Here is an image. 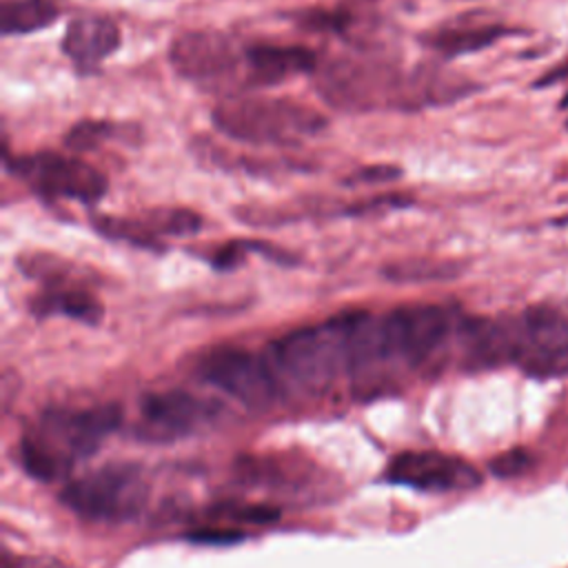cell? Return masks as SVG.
<instances>
[{
	"instance_id": "obj_13",
	"label": "cell",
	"mask_w": 568,
	"mask_h": 568,
	"mask_svg": "<svg viewBox=\"0 0 568 568\" xmlns=\"http://www.w3.org/2000/svg\"><path fill=\"white\" fill-rule=\"evenodd\" d=\"M317 53L302 44H248L244 47V87H275L295 75L315 73Z\"/></svg>"
},
{
	"instance_id": "obj_6",
	"label": "cell",
	"mask_w": 568,
	"mask_h": 568,
	"mask_svg": "<svg viewBox=\"0 0 568 568\" xmlns=\"http://www.w3.org/2000/svg\"><path fill=\"white\" fill-rule=\"evenodd\" d=\"M4 166L44 200H75L95 204L106 195V178L75 155L38 151L31 155H7Z\"/></svg>"
},
{
	"instance_id": "obj_5",
	"label": "cell",
	"mask_w": 568,
	"mask_h": 568,
	"mask_svg": "<svg viewBox=\"0 0 568 568\" xmlns=\"http://www.w3.org/2000/svg\"><path fill=\"white\" fill-rule=\"evenodd\" d=\"M149 497V484L135 464H109L69 481L60 501L93 521H124L135 517Z\"/></svg>"
},
{
	"instance_id": "obj_1",
	"label": "cell",
	"mask_w": 568,
	"mask_h": 568,
	"mask_svg": "<svg viewBox=\"0 0 568 568\" xmlns=\"http://www.w3.org/2000/svg\"><path fill=\"white\" fill-rule=\"evenodd\" d=\"M315 89L333 109L346 113L419 111L455 102L477 87L433 67L404 71L395 62L339 55L317 67Z\"/></svg>"
},
{
	"instance_id": "obj_20",
	"label": "cell",
	"mask_w": 568,
	"mask_h": 568,
	"mask_svg": "<svg viewBox=\"0 0 568 568\" xmlns=\"http://www.w3.org/2000/svg\"><path fill=\"white\" fill-rule=\"evenodd\" d=\"M126 138V124H118L111 120H80L75 122L67 135H64V146H69L71 151H93L98 146H102L104 142L111 140H124Z\"/></svg>"
},
{
	"instance_id": "obj_18",
	"label": "cell",
	"mask_w": 568,
	"mask_h": 568,
	"mask_svg": "<svg viewBox=\"0 0 568 568\" xmlns=\"http://www.w3.org/2000/svg\"><path fill=\"white\" fill-rule=\"evenodd\" d=\"M60 9L53 0H4L0 29L4 36H24L55 22Z\"/></svg>"
},
{
	"instance_id": "obj_21",
	"label": "cell",
	"mask_w": 568,
	"mask_h": 568,
	"mask_svg": "<svg viewBox=\"0 0 568 568\" xmlns=\"http://www.w3.org/2000/svg\"><path fill=\"white\" fill-rule=\"evenodd\" d=\"M288 18L300 29L320 33H344L353 22V13L346 9H300Z\"/></svg>"
},
{
	"instance_id": "obj_4",
	"label": "cell",
	"mask_w": 568,
	"mask_h": 568,
	"mask_svg": "<svg viewBox=\"0 0 568 568\" xmlns=\"http://www.w3.org/2000/svg\"><path fill=\"white\" fill-rule=\"evenodd\" d=\"M348 328L351 313H344L277 337L264 355L280 386L286 382L302 390H322L348 373Z\"/></svg>"
},
{
	"instance_id": "obj_7",
	"label": "cell",
	"mask_w": 568,
	"mask_h": 568,
	"mask_svg": "<svg viewBox=\"0 0 568 568\" xmlns=\"http://www.w3.org/2000/svg\"><path fill=\"white\" fill-rule=\"evenodd\" d=\"M197 375L248 408L271 406L282 388L266 355L240 346H217L204 353Z\"/></svg>"
},
{
	"instance_id": "obj_10",
	"label": "cell",
	"mask_w": 568,
	"mask_h": 568,
	"mask_svg": "<svg viewBox=\"0 0 568 568\" xmlns=\"http://www.w3.org/2000/svg\"><path fill=\"white\" fill-rule=\"evenodd\" d=\"M386 479L424 493H450L479 486L481 475L468 462L439 450H406L388 462Z\"/></svg>"
},
{
	"instance_id": "obj_9",
	"label": "cell",
	"mask_w": 568,
	"mask_h": 568,
	"mask_svg": "<svg viewBox=\"0 0 568 568\" xmlns=\"http://www.w3.org/2000/svg\"><path fill=\"white\" fill-rule=\"evenodd\" d=\"M517 322L515 364L530 377L568 373V315L552 306H532Z\"/></svg>"
},
{
	"instance_id": "obj_26",
	"label": "cell",
	"mask_w": 568,
	"mask_h": 568,
	"mask_svg": "<svg viewBox=\"0 0 568 568\" xmlns=\"http://www.w3.org/2000/svg\"><path fill=\"white\" fill-rule=\"evenodd\" d=\"M404 175V171L397 164H371L353 171L348 178H344L346 186L355 184H384V182H395Z\"/></svg>"
},
{
	"instance_id": "obj_19",
	"label": "cell",
	"mask_w": 568,
	"mask_h": 568,
	"mask_svg": "<svg viewBox=\"0 0 568 568\" xmlns=\"http://www.w3.org/2000/svg\"><path fill=\"white\" fill-rule=\"evenodd\" d=\"M464 271L462 262L435 260V257H408L382 266V277L395 284H422L453 280Z\"/></svg>"
},
{
	"instance_id": "obj_16",
	"label": "cell",
	"mask_w": 568,
	"mask_h": 568,
	"mask_svg": "<svg viewBox=\"0 0 568 568\" xmlns=\"http://www.w3.org/2000/svg\"><path fill=\"white\" fill-rule=\"evenodd\" d=\"M519 33L517 29H510L506 24L488 22V24H457V27H442L430 33L422 36L424 47L437 51L444 58H457L466 53L481 51L497 42L504 36Z\"/></svg>"
},
{
	"instance_id": "obj_3",
	"label": "cell",
	"mask_w": 568,
	"mask_h": 568,
	"mask_svg": "<svg viewBox=\"0 0 568 568\" xmlns=\"http://www.w3.org/2000/svg\"><path fill=\"white\" fill-rule=\"evenodd\" d=\"M211 120L226 138L253 146L302 144L328 126V120L304 102L264 95H229L213 106Z\"/></svg>"
},
{
	"instance_id": "obj_22",
	"label": "cell",
	"mask_w": 568,
	"mask_h": 568,
	"mask_svg": "<svg viewBox=\"0 0 568 568\" xmlns=\"http://www.w3.org/2000/svg\"><path fill=\"white\" fill-rule=\"evenodd\" d=\"M260 242L262 240H229L215 248H211L204 260L211 264V268L226 273V271H235L237 266H242V262L246 260L248 253H260Z\"/></svg>"
},
{
	"instance_id": "obj_12",
	"label": "cell",
	"mask_w": 568,
	"mask_h": 568,
	"mask_svg": "<svg viewBox=\"0 0 568 568\" xmlns=\"http://www.w3.org/2000/svg\"><path fill=\"white\" fill-rule=\"evenodd\" d=\"M142 435L151 439H175L213 422L217 406L186 390L149 393L142 404Z\"/></svg>"
},
{
	"instance_id": "obj_23",
	"label": "cell",
	"mask_w": 568,
	"mask_h": 568,
	"mask_svg": "<svg viewBox=\"0 0 568 568\" xmlns=\"http://www.w3.org/2000/svg\"><path fill=\"white\" fill-rule=\"evenodd\" d=\"M408 206H413L410 195H406V193H382V195H371L366 200L348 202L346 206L339 209V215L371 217V215H379V213L395 211V209H408Z\"/></svg>"
},
{
	"instance_id": "obj_2",
	"label": "cell",
	"mask_w": 568,
	"mask_h": 568,
	"mask_svg": "<svg viewBox=\"0 0 568 568\" xmlns=\"http://www.w3.org/2000/svg\"><path fill=\"white\" fill-rule=\"evenodd\" d=\"M120 419L115 404L47 410L20 439V464L40 481L62 479L80 459L100 448Z\"/></svg>"
},
{
	"instance_id": "obj_25",
	"label": "cell",
	"mask_w": 568,
	"mask_h": 568,
	"mask_svg": "<svg viewBox=\"0 0 568 568\" xmlns=\"http://www.w3.org/2000/svg\"><path fill=\"white\" fill-rule=\"evenodd\" d=\"M530 464H532V457L526 448H510L490 462V473L501 479H510L526 473Z\"/></svg>"
},
{
	"instance_id": "obj_8",
	"label": "cell",
	"mask_w": 568,
	"mask_h": 568,
	"mask_svg": "<svg viewBox=\"0 0 568 568\" xmlns=\"http://www.w3.org/2000/svg\"><path fill=\"white\" fill-rule=\"evenodd\" d=\"M169 60L182 78L200 87L220 89L231 87L233 78L244 67V49H237L222 31L195 29L173 38Z\"/></svg>"
},
{
	"instance_id": "obj_17",
	"label": "cell",
	"mask_w": 568,
	"mask_h": 568,
	"mask_svg": "<svg viewBox=\"0 0 568 568\" xmlns=\"http://www.w3.org/2000/svg\"><path fill=\"white\" fill-rule=\"evenodd\" d=\"M16 266L31 280H38L40 284H44V288H53V286H89V284H98L100 277L98 273H93V268L82 266L73 260H64L60 255H51V253H22L16 260Z\"/></svg>"
},
{
	"instance_id": "obj_27",
	"label": "cell",
	"mask_w": 568,
	"mask_h": 568,
	"mask_svg": "<svg viewBox=\"0 0 568 568\" xmlns=\"http://www.w3.org/2000/svg\"><path fill=\"white\" fill-rule=\"evenodd\" d=\"M191 541L197 544H209V546H229L240 541L244 535L233 530V528H200V530H191L186 535Z\"/></svg>"
},
{
	"instance_id": "obj_11",
	"label": "cell",
	"mask_w": 568,
	"mask_h": 568,
	"mask_svg": "<svg viewBox=\"0 0 568 568\" xmlns=\"http://www.w3.org/2000/svg\"><path fill=\"white\" fill-rule=\"evenodd\" d=\"M93 229L115 242L129 246L162 253L166 251L164 237H184L191 231V213L184 206H158L140 215H95Z\"/></svg>"
},
{
	"instance_id": "obj_14",
	"label": "cell",
	"mask_w": 568,
	"mask_h": 568,
	"mask_svg": "<svg viewBox=\"0 0 568 568\" xmlns=\"http://www.w3.org/2000/svg\"><path fill=\"white\" fill-rule=\"evenodd\" d=\"M122 42L120 27L104 16H78L73 18L60 40V51L69 58L78 73L89 75L111 58Z\"/></svg>"
},
{
	"instance_id": "obj_28",
	"label": "cell",
	"mask_w": 568,
	"mask_h": 568,
	"mask_svg": "<svg viewBox=\"0 0 568 568\" xmlns=\"http://www.w3.org/2000/svg\"><path fill=\"white\" fill-rule=\"evenodd\" d=\"M568 75V60L561 64V67H555V69H550L546 75H541L537 82H535V87H550V84H555L557 80H561V78H566Z\"/></svg>"
},
{
	"instance_id": "obj_24",
	"label": "cell",
	"mask_w": 568,
	"mask_h": 568,
	"mask_svg": "<svg viewBox=\"0 0 568 568\" xmlns=\"http://www.w3.org/2000/svg\"><path fill=\"white\" fill-rule=\"evenodd\" d=\"M215 513L217 517H231L244 524H271L280 519V508L268 504H224L215 508Z\"/></svg>"
},
{
	"instance_id": "obj_15",
	"label": "cell",
	"mask_w": 568,
	"mask_h": 568,
	"mask_svg": "<svg viewBox=\"0 0 568 568\" xmlns=\"http://www.w3.org/2000/svg\"><path fill=\"white\" fill-rule=\"evenodd\" d=\"M29 311L36 317H69L87 326H98L104 317L102 302L87 286H53L42 288Z\"/></svg>"
}]
</instances>
